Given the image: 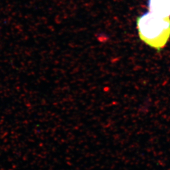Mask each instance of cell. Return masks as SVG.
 <instances>
[{
    "mask_svg": "<svg viewBox=\"0 0 170 170\" xmlns=\"http://www.w3.org/2000/svg\"><path fill=\"white\" fill-rule=\"evenodd\" d=\"M140 39L150 47L160 51L170 38V18L163 17L148 11L136 20Z\"/></svg>",
    "mask_w": 170,
    "mask_h": 170,
    "instance_id": "cell-1",
    "label": "cell"
},
{
    "mask_svg": "<svg viewBox=\"0 0 170 170\" xmlns=\"http://www.w3.org/2000/svg\"><path fill=\"white\" fill-rule=\"evenodd\" d=\"M150 12L163 17H170V0H148Z\"/></svg>",
    "mask_w": 170,
    "mask_h": 170,
    "instance_id": "cell-2",
    "label": "cell"
}]
</instances>
